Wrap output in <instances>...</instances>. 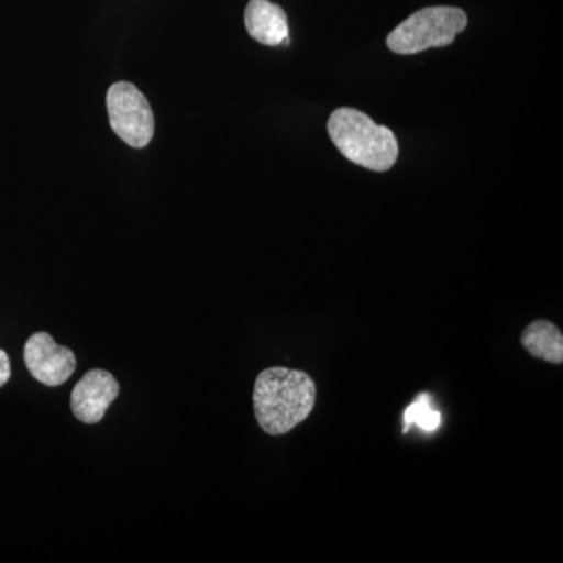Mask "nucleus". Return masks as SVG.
Returning <instances> with one entry per match:
<instances>
[{"mask_svg":"<svg viewBox=\"0 0 563 563\" xmlns=\"http://www.w3.org/2000/svg\"><path fill=\"white\" fill-rule=\"evenodd\" d=\"M252 399L263 431L268 435H284L312 413L317 385L309 374L299 369L273 366L258 374Z\"/></svg>","mask_w":563,"mask_h":563,"instance_id":"nucleus-1","label":"nucleus"},{"mask_svg":"<svg viewBox=\"0 0 563 563\" xmlns=\"http://www.w3.org/2000/svg\"><path fill=\"white\" fill-rule=\"evenodd\" d=\"M328 132L336 150L347 161L372 172H388L398 161L399 147L395 133L377 125L372 118L355 109L333 111Z\"/></svg>","mask_w":563,"mask_h":563,"instance_id":"nucleus-2","label":"nucleus"},{"mask_svg":"<svg viewBox=\"0 0 563 563\" xmlns=\"http://www.w3.org/2000/svg\"><path fill=\"white\" fill-rule=\"evenodd\" d=\"M468 24L465 11L455 7H429L413 13L388 35V49L399 55L420 54L450 46Z\"/></svg>","mask_w":563,"mask_h":563,"instance_id":"nucleus-3","label":"nucleus"},{"mask_svg":"<svg viewBox=\"0 0 563 563\" xmlns=\"http://www.w3.org/2000/svg\"><path fill=\"white\" fill-rule=\"evenodd\" d=\"M111 131L125 144L143 150L151 143L155 132L154 113L146 96L129 81L111 85L107 92Z\"/></svg>","mask_w":563,"mask_h":563,"instance_id":"nucleus-4","label":"nucleus"},{"mask_svg":"<svg viewBox=\"0 0 563 563\" xmlns=\"http://www.w3.org/2000/svg\"><path fill=\"white\" fill-rule=\"evenodd\" d=\"M24 361L29 372L38 383L58 387L76 372L74 352L60 346L46 332L33 333L24 347Z\"/></svg>","mask_w":563,"mask_h":563,"instance_id":"nucleus-5","label":"nucleus"},{"mask_svg":"<svg viewBox=\"0 0 563 563\" xmlns=\"http://www.w3.org/2000/svg\"><path fill=\"white\" fill-rule=\"evenodd\" d=\"M120 384L106 369H91L74 387L70 409L74 417L87 424L103 420L111 402L118 398Z\"/></svg>","mask_w":563,"mask_h":563,"instance_id":"nucleus-6","label":"nucleus"},{"mask_svg":"<svg viewBox=\"0 0 563 563\" xmlns=\"http://www.w3.org/2000/svg\"><path fill=\"white\" fill-rule=\"evenodd\" d=\"M247 33L265 46L290 44L287 13L269 0H251L244 13Z\"/></svg>","mask_w":563,"mask_h":563,"instance_id":"nucleus-7","label":"nucleus"},{"mask_svg":"<svg viewBox=\"0 0 563 563\" xmlns=\"http://www.w3.org/2000/svg\"><path fill=\"white\" fill-rule=\"evenodd\" d=\"M521 343L532 357L562 365L563 335L553 322L537 320L521 332Z\"/></svg>","mask_w":563,"mask_h":563,"instance_id":"nucleus-8","label":"nucleus"},{"mask_svg":"<svg viewBox=\"0 0 563 563\" xmlns=\"http://www.w3.org/2000/svg\"><path fill=\"white\" fill-rule=\"evenodd\" d=\"M440 413L432 412L431 406H429L428 396H420L417 402L410 406V409L406 412V424L410 426L412 422H417L421 426L424 431H435L440 424Z\"/></svg>","mask_w":563,"mask_h":563,"instance_id":"nucleus-9","label":"nucleus"},{"mask_svg":"<svg viewBox=\"0 0 563 563\" xmlns=\"http://www.w3.org/2000/svg\"><path fill=\"white\" fill-rule=\"evenodd\" d=\"M11 376L10 358L5 351L0 350V387L9 383Z\"/></svg>","mask_w":563,"mask_h":563,"instance_id":"nucleus-10","label":"nucleus"}]
</instances>
